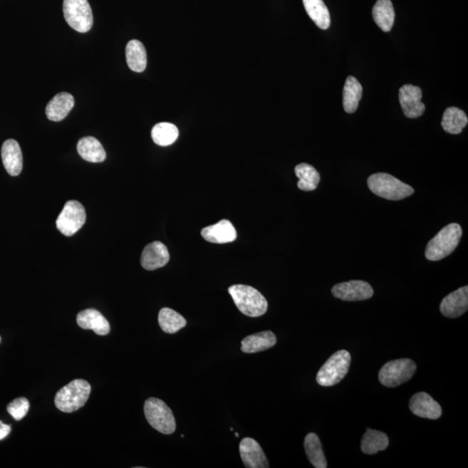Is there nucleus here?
<instances>
[{
  "label": "nucleus",
  "instance_id": "nucleus-1",
  "mask_svg": "<svg viewBox=\"0 0 468 468\" xmlns=\"http://www.w3.org/2000/svg\"><path fill=\"white\" fill-rule=\"evenodd\" d=\"M462 236V227L457 223H451L443 227L427 244L425 257L430 261H439L447 257L456 249Z\"/></svg>",
  "mask_w": 468,
  "mask_h": 468
},
{
  "label": "nucleus",
  "instance_id": "nucleus-2",
  "mask_svg": "<svg viewBox=\"0 0 468 468\" xmlns=\"http://www.w3.org/2000/svg\"><path fill=\"white\" fill-rule=\"evenodd\" d=\"M228 293L233 298L236 306L244 315L250 318L261 317L267 311L268 303L255 288L245 285L229 287Z\"/></svg>",
  "mask_w": 468,
  "mask_h": 468
},
{
  "label": "nucleus",
  "instance_id": "nucleus-3",
  "mask_svg": "<svg viewBox=\"0 0 468 468\" xmlns=\"http://www.w3.org/2000/svg\"><path fill=\"white\" fill-rule=\"evenodd\" d=\"M367 182L372 193L390 201H401L415 193L413 187L386 173L372 175Z\"/></svg>",
  "mask_w": 468,
  "mask_h": 468
},
{
  "label": "nucleus",
  "instance_id": "nucleus-4",
  "mask_svg": "<svg viewBox=\"0 0 468 468\" xmlns=\"http://www.w3.org/2000/svg\"><path fill=\"white\" fill-rule=\"evenodd\" d=\"M90 392V384L85 380H73L56 395L55 405L65 413H73L85 405Z\"/></svg>",
  "mask_w": 468,
  "mask_h": 468
},
{
  "label": "nucleus",
  "instance_id": "nucleus-5",
  "mask_svg": "<svg viewBox=\"0 0 468 468\" xmlns=\"http://www.w3.org/2000/svg\"><path fill=\"white\" fill-rule=\"evenodd\" d=\"M144 414L150 425L160 433H175L176 422L173 412L162 400L154 397L147 399L144 404Z\"/></svg>",
  "mask_w": 468,
  "mask_h": 468
},
{
  "label": "nucleus",
  "instance_id": "nucleus-6",
  "mask_svg": "<svg viewBox=\"0 0 468 468\" xmlns=\"http://www.w3.org/2000/svg\"><path fill=\"white\" fill-rule=\"evenodd\" d=\"M351 357L345 350L336 352L323 364L317 375V382L323 387H331L342 381L349 371Z\"/></svg>",
  "mask_w": 468,
  "mask_h": 468
},
{
  "label": "nucleus",
  "instance_id": "nucleus-7",
  "mask_svg": "<svg viewBox=\"0 0 468 468\" xmlns=\"http://www.w3.org/2000/svg\"><path fill=\"white\" fill-rule=\"evenodd\" d=\"M417 367L411 359H397L384 364L379 372V381L383 386L395 388L405 383L413 377Z\"/></svg>",
  "mask_w": 468,
  "mask_h": 468
},
{
  "label": "nucleus",
  "instance_id": "nucleus-8",
  "mask_svg": "<svg viewBox=\"0 0 468 468\" xmlns=\"http://www.w3.org/2000/svg\"><path fill=\"white\" fill-rule=\"evenodd\" d=\"M63 16L72 29L85 33L93 26V14L88 0H63Z\"/></svg>",
  "mask_w": 468,
  "mask_h": 468
},
{
  "label": "nucleus",
  "instance_id": "nucleus-9",
  "mask_svg": "<svg viewBox=\"0 0 468 468\" xmlns=\"http://www.w3.org/2000/svg\"><path fill=\"white\" fill-rule=\"evenodd\" d=\"M86 222V212L81 203L68 202L57 219L58 229L67 237L81 229Z\"/></svg>",
  "mask_w": 468,
  "mask_h": 468
},
{
  "label": "nucleus",
  "instance_id": "nucleus-10",
  "mask_svg": "<svg viewBox=\"0 0 468 468\" xmlns=\"http://www.w3.org/2000/svg\"><path fill=\"white\" fill-rule=\"evenodd\" d=\"M332 295L343 301H363L370 299L374 294L373 288L363 280H351L338 284L332 288Z\"/></svg>",
  "mask_w": 468,
  "mask_h": 468
},
{
  "label": "nucleus",
  "instance_id": "nucleus-11",
  "mask_svg": "<svg viewBox=\"0 0 468 468\" xmlns=\"http://www.w3.org/2000/svg\"><path fill=\"white\" fill-rule=\"evenodd\" d=\"M422 98V91L417 86L406 85L400 89L399 101L407 118L414 119L422 117L425 111Z\"/></svg>",
  "mask_w": 468,
  "mask_h": 468
},
{
  "label": "nucleus",
  "instance_id": "nucleus-12",
  "mask_svg": "<svg viewBox=\"0 0 468 468\" xmlns=\"http://www.w3.org/2000/svg\"><path fill=\"white\" fill-rule=\"evenodd\" d=\"M410 410L418 417L437 420L441 417V405L425 392H419L411 397Z\"/></svg>",
  "mask_w": 468,
  "mask_h": 468
},
{
  "label": "nucleus",
  "instance_id": "nucleus-13",
  "mask_svg": "<svg viewBox=\"0 0 468 468\" xmlns=\"http://www.w3.org/2000/svg\"><path fill=\"white\" fill-rule=\"evenodd\" d=\"M239 454L247 468H268L269 462L259 444L254 439L244 438L239 444Z\"/></svg>",
  "mask_w": 468,
  "mask_h": 468
},
{
  "label": "nucleus",
  "instance_id": "nucleus-14",
  "mask_svg": "<svg viewBox=\"0 0 468 468\" xmlns=\"http://www.w3.org/2000/svg\"><path fill=\"white\" fill-rule=\"evenodd\" d=\"M468 309V287L463 286L444 298L440 311L446 318L461 317Z\"/></svg>",
  "mask_w": 468,
  "mask_h": 468
},
{
  "label": "nucleus",
  "instance_id": "nucleus-15",
  "mask_svg": "<svg viewBox=\"0 0 468 468\" xmlns=\"http://www.w3.org/2000/svg\"><path fill=\"white\" fill-rule=\"evenodd\" d=\"M170 259L169 250L161 241L149 244L142 254L141 264L144 269L154 271L165 266Z\"/></svg>",
  "mask_w": 468,
  "mask_h": 468
},
{
  "label": "nucleus",
  "instance_id": "nucleus-16",
  "mask_svg": "<svg viewBox=\"0 0 468 468\" xmlns=\"http://www.w3.org/2000/svg\"><path fill=\"white\" fill-rule=\"evenodd\" d=\"M202 235L208 242L226 244L235 241L237 238V232L232 222L227 219H222L214 225L204 227Z\"/></svg>",
  "mask_w": 468,
  "mask_h": 468
},
{
  "label": "nucleus",
  "instance_id": "nucleus-17",
  "mask_svg": "<svg viewBox=\"0 0 468 468\" xmlns=\"http://www.w3.org/2000/svg\"><path fill=\"white\" fill-rule=\"evenodd\" d=\"M2 162L7 173L18 176L23 169V155L19 144L14 139L6 140L1 150Z\"/></svg>",
  "mask_w": 468,
  "mask_h": 468
},
{
  "label": "nucleus",
  "instance_id": "nucleus-18",
  "mask_svg": "<svg viewBox=\"0 0 468 468\" xmlns=\"http://www.w3.org/2000/svg\"><path fill=\"white\" fill-rule=\"evenodd\" d=\"M75 105L73 95L61 92L55 95L47 104L46 113L52 122H60L65 119Z\"/></svg>",
  "mask_w": 468,
  "mask_h": 468
},
{
  "label": "nucleus",
  "instance_id": "nucleus-19",
  "mask_svg": "<svg viewBox=\"0 0 468 468\" xmlns=\"http://www.w3.org/2000/svg\"><path fill=\"white\" fill-rule=\"evenodd\" d=\"M77 322L82 329L92 330L99 336H106L110 331L108 320L103 317L101 312L95 309L80 311L78 314Z\"/></svg>",
  "mask_w": 468,
  "mask_h": 468
},
{
  "label": "nucleus",
  "instance_id": "nucleus-20",
  "mask_svg": "<svg viewBox=\"0 0 468 468\" xmlns=\"http://www.w3.org/2000/svg\"><path fill=\"white\" fill-rule=\"evenodd\" d=\"M277 343V338L274 332L266 331L248 336L241 342L244 353L253 354L271 349Z\"/></svg>",
  "mask_w": 468,
  "mask_h": 468
},
{
  "label": "nucleus",
  "instance_id": "nucleus-21",
  "mask_svg": "<svg viewBox=\"0 0 468 468\" xmlns=\"http://www.w3.org/2000/svg\"><path fill=\"white\" fill-rule=\"evenodd\" d=\"M78 152L83 160L89 162H103L106 159V152L98 139L83 137L78 142Z\"/></svg>",
  "mask_w": 468,
  "mask_h": 468
},
{
  "label": "nucleus",
  "instance_id": "nucleus-22",
  "mask_svg": "<svg viewBox=\"0 0 468 468\" xmlns=\"http://www.w3.org/2000/svg\"><path fill=\"white\" fill-rule=\"evenodd\" d=\"M363 95V87L354 77H348L343 91V105L347 113L352 114L358 110Z\"/></svg>",
  "mask_w": 468,
  "mask_h": 468
},
{
  "label": "nucleus",
  "instance_id": "nucleus-23",
  "mask_svg": "<svg viewBox=\"0 0 468 468\" xmlns=\"http://www.w3.org/2000/svg\"><path fill=\"white\" fill-rule=\"evenodd\" d=\"M126 60L128 66L135 72H142L147 67V52L145 47L139 40H131L126 46Z\"/></svg>",
  "mask_w": 468,
  "mask_h": 468
},
{
  "label": "nucleus",
  "instance_id": "nucleus-24",
  "mask_svg": "<svg viewBox=\"0 0 468 468\" xmlns=\"http://www.w3.org/2000/svg\"><path fill=\"white\" fill-rule=\"evenodd\" d=\"M467 123V115L465 112L458 109V108H447L444 112L442 126L447 133L452 135L461 134Z\"/></svg>",
  "mask_w": 468,
  "mask_h": 468
},
{
  "label": "nucleus",
  "instance_id": "nucleus-25",
  "mask_svg": "<svg viewBox=\"0 0 468 468\" xmlns=\"http://www.w3.org/2000/svg\"><path fill=\"white\" fill-rule=\"evenodd\" d=\"M303 3L312 21L320 29L327 30L331 26V15L323 0H303Z\"/></svg>",
  "mask_w": 468,
  "mask_h": 468
},
{
  "label": "nucleus",
  "instance_id": "nucleus-26",
  "mask_svg": "<svg viewBox=\"0 0 468 468\" xmlns=\"http://www.w3.org/2000/svg\"><path fill=\"white\" fill-rule=\"evenodd\" d=\"M395 10L390 0H378L373 8V19L377 25L385 33H389L395 22Z\"/></svg>",
  "mask_w": 468,
  "mask_h": 468
},
{
  "label": "nucleus",
  "instance_id": "nucleus-27",
  "mask_svg": "<svg viewBox=\"0 0 468 468\" xmlns=\"http://www.w3.org/2000/svg\"><path fill=\"white\" fill-rule=\"evenodd\" d=\"M390 440L383 432L368 429L363 435L361 442V449L363 454H375L379 451L387 449L389 447Z\"/></svg>",
  "mask_w": 468,
  "mask_h": 468
},
{
  "label": "nucleus",
  "instance_id": "nucleus-28",
  "mask_svg": "<svg viewBox=\"0 0 468 468\" xmlns=\"http://www.w3.org/2000/svg\"><path fill=\"white\" fill-rule=\"evenodd\" d=\"M295 174L299 179V189L311 192L317 189L320 182V175L314 167L307 163L298 164L295 167Z\"/></svg>",
  "mask_w": 468,
  "mask_h": 468
},
{
  "label": "nucleus",
  "instance_id": "nucleus-29",
  "mask_svg": "<svg viewBox=\"0 0 468 468\" xmlns=\"http://www.w3.org/2000/svg\"><path fill=\"white\" fill-rule=\"evenodd\" d=\"M303 445H305L307 457L312 466L316 468L327 467L326 455L323 454L322 444L317 435L308 434Z\"/></svg>",
  "mask_w": 468,
  "mask_h": 468
},
{
  "label": "nucleus",
  "instance_id": "nucleus-30",
  "mask_svg": "<svg viewBox=\"0 0 468 468\" xmlns=\"http://www.w3.org/2000/svg\"><path fill=\"white\" fill-rule=\"evenodd\" d=\"M158 322L162 330L169 334H175L187 326V320L170 308L160 311Z\"/></svg>",
  "mask_w": 468,
  "mask_h": 468
},
{
  "label": "nucleus",
  "instance_id": "nucleus-31",
  "mask_svg": "<svg viewBox=\"0 0 468 468\" xmlns=\"http://www.w3.org/2000/svg\"><path fill=\"white\" fill-rule=\"evenodd\" d=\"M151 137L157 145L170 146L178 139L179 130L174 124L160 123L152 129Z\"/></svg>",
  "mask_w": 468,
  "mask_h": 468
},
{
  "label": "nucleus",
  "instance_id": "nucleus-32",
  "mask_svg": "<svg viewBox=\"0 0 468 468\" xmlns=\"http://www.w3.org/2000/svg\"><path fill=\"white\" fill-rule=\"evenodd\" d=\"M30 409L29 401L25 397H19L14 400L8 404L7 411L16 421H20L27 415Z\"/></svg>",
  "mask_w": 468,
  "mask_h": 468
},
{
  "label": "nucleus",
  "instance_id": "nucleus-33",
  "mask_svg": "<svg viewBox=\"0 0 468 468\" xmlns=\"http://www.w3.org/2000/svg\"><path fill=\"white\" fill-rule=\"evenodd\" d=\"M11 433V426L0 421V441Z\"/></svg>",
  "mask_w": 468,
  "mask_h": 468
},
{
  "label": "nucleus",
  "instance_id": "nucleus-34",
  "mask_svg": "<svg viewBox=\"0 0 468 468\" xmlns=\"http://www.w3.org/2000/svg\"><path fill=\"white\" fill-rule=\"evenodd\" d=\"M235 435H236V437H239V434L238 433H235Z\"/></svg>",
  "mask_w": 468,
  "mask_h": 468
},
{
  "label": "nucleus",
  "instance_id": "nucleus-35",
  "mask_svg": "<svg viewBox=\"0 0 468 468\" xmlns=\"http://www.w3.org/2000/svg\"><path fill=\"white\" fill-rule=\"evenodd\" d=\"M0 342H1V337H0Z\"/></svg>",
  "mask_w": 468,
  "mask_h": 468
}]
</instances>
